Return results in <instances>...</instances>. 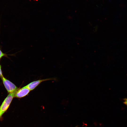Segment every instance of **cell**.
<instances>
[{
    "label": "cell",
    "instance_id": "obj_1",
    "mask_svg": "<svg viewBox=\"0 0 127 127\" xmlns=\"http://www.w3.org/2000/svg\"><path fill=\"white\" fill-rule=\"evenodd\" d=\"M15 93L9 94L4 99L0 107V120L2 119L3 115L9 107L13 98Z\"/></svg>",
    "mask_w": 127,
    "mask_h": 127
},
{
    "label": "cell",
    "instance_id": "obj_2",
    "mask_svg": "<svg viewBox=\"0 0 127 127\" xmlns=\"http://www.w3.org/2000/svg\"><path fill=\"white\" fill-rule=\"evenodd\" d=\"M1 78L3 84L8 92L9 94L15 93L19 88L3 76Z\"/></svg>",
    "mask_w": 127,
    "mask_h": 127
},
{
    "label": "cell",
    "instance_id": "obj_3",
    "mask_svg": "<svg viewBox=\"0 0 127 127\" xmlns=\"http://www.w3.org/2000/svg\"><path fill=\"white\" fill-rule=\"evenodd\" d=\"M30 91L25 86L17 90L15 92L14 97L20 98L27 95Z\"/></svg>",
    "mask_w": 127,
    "mask_h": 127
},
{
    "label": "cell",
    "instance_id": "obj_4",
    "mask_svg": "<svg viewBox=\"0 0 127 127\" xmlns=\"http://www.w3.org/2000/svg\"><path fill=\"white\" fill-rule=\"evenodd\" d=\"M53 79H54L52 78H48L35 81L29 83L25 86L30 91H31L35 89L41 82L43 81Z\"/></svg>",
    "mask_w": 127,
    "mask_h": 127
},
{
    "label": "cell",
    "instance_id": "obj_5",
    "mask_svg": "<svg viewBox=\"0 0 127 127\" xmlns=\"http://www.w3.org/2000/svg\"><path fill=\"white\" fill-rule=\"evenodd\" d=\"M3 57H8V55L3 53L0 49V60Z\"/></svg>",
    "mask_w": 127,
    "mask_h": 127
},
{
    "label": "cell",
    "instance_id": "obj_6",
    "mask_svg": "<svg viewBox=\"0 0 127 127\" xmlns=\"http://www.w3.org/2000/svg\"><path fill=\"white\" fill-rule=\"evenodd\" d=\"M3 76L2 72L1 69V66L0 64V77H1Z\"/></svg>",
    "mask_w": 127,
    "mask_h": 127
},
{
    "label": "cell",
    "instance_id": "obj_7",
    "mask_svg": "<svg viewBox=\"0 0 127 127\" xmlns=\"http://www.w3.org/2000/svg\"><path fill=\"white\" fill-rule=\"evenodd\" d=\"M124 100L123 102L127 106V98L125 99Z\"/></svg>",
    "mask_w": 127,
    "mask_h": 127
}]
</instances>
